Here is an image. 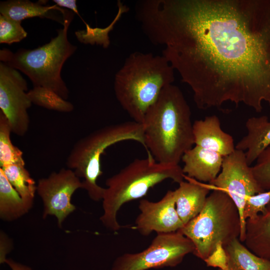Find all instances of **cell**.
<instances>
[{
    "mask_svg": "<svg viewBox=\"0 0 270 270\" xmlns=\"http://www.w3.org/2000/svg\"><path fill=\"white\" fill-rule=\"evenodd\" d=\"M136 14L198 108L270 106V0H142Z\"/></svg>",
    "mask_w": 270,
    "mask_h": 270,
    "instance_id": "1",
    "label": "cell"
},
{
    "mask_svg": "<svg viewBox=\"0 0 270 270\" xmlns=\"http://www.w3.org/2000/svg\"><path fill=\"white\" fill-rule=\"evenodd\" d=\"M148 155L162 164H178L194 144L190 106L180 89L164 87L147 110L142 124Z\"/></svg>",
    "mask_w": 270,
    "mask_h": 270,
    "instance_id": "2",
    "label": "cell"
},
{
    "mask_svg": "<svg viewBox=\"0 0 270 270\" xmlns=\"http://www.w3.org/2000/svg\"><path fill=\"white\" fill-rule=\"evenodd\" d=\"M174 80V69L164 56L135 52L116 73L114 91L124 110L142 124L148 108Z\"/></svg>",
    "mask_w": 270,
    "mask_h": 270,
    "instance_id": "3",
    "label": "cell"
},
{
    "mask_svg": "<svg viewBox=\"0 0 270 270\" xmlns=\"http://www.w3.org/2000/svg\"><path fill=\"white\" fill-rule=\"evenodd\" d=\"M184 176L179 164L158 162L151 154L144 158L135 159L106 180V188L102 199L104 213L100 220L107 228L114 232L119 230L121 226L116 216L122 205L144 196L150 188L166 180L179 184Z\"/></svg>",
    "mask_w": 270,
    "mask_h": 270,
    "instance_id": "4",
    "label": "cell"
},
{
    "mask_svg": "<svg viewBox=\"0 0 270 270\" xmlns=\"http://www.w3.org/2000/svg\"><path fill=\"white\" fill-rule=\"evenodd\" d=\"M74 15L68 10L63 28L47 44L36 48H20L13 52L8 48L0 50V60L20 70L32 81L34 86L44 87L56 92L64 100L69 91L61 76L64 63L77 49L68 38V30Z\"/></svg>",
    "mask_w": 270,
    "mask_h": 270,
    "instance_id": "5",
    "label": "cell"
},
{
    "mask_svg": "<svg viewBox=\"0 0 270 270\" xmlns=\"http://www.w3.org/2000/svg\"><path fill=\"white\" fill-rule=\"evenodd\" d=\"M124 140L136 141L145 147L142 124L132 120L107 126L80 139L72 148L66 166L79 178H84L82 189L91 200H102L105 190L97 183L102 174V155L108 147Z\"/></svg>",
    "mask_w": 270,
    "mask_h": 270,
    "instance_id": "6",
    "label": "cell"
},
{
    "mask_svg": "<svg viewBox=\"0 0 270 270\" xmlns=\"http://www.w3.org/2000/svg\"><path fill=\"white\" fill-rule=\"evenodd\" d=\"M241 228L239 211L234 201L224 192L214 189L200 212L178 231L192 242L193 254L204 261L218 242L224 247L239 238Z\"/></svg>",
    "mask_w": 270,
    "mask_h": 270,
    "instance_id": "7",
    "label": "cell"
},
{
    "mask_svg": "<svg viewBox=\"0 0 270 270\" xmlns=\"http://www.w3.org/2000/svg\"><path fill=\"white\" fill-rule=\"evenodd\" d=\"M194 250L192 242L180 231L159 233L142 251L118 256L111 270H148L174 267Z\"/></svg>",
    "mask_w": 270,
    "mask_h": 270,
    "instance_id": "8",
    "label": "cell"
},
{
    "mask_svg": "<svg viewBox=\"0 0 270 270\" xmlns=\"http://www.w3.org/2000/svg\"><path fill=\"white\" fill-rule=\"evenodd\" d=\"M208 186L212 190H220L229 196L238 210L240 222L246 198L264 192L248 164L245 152L236 149L224 158L220 172Z\"/></svg>",
    "mask_w": 270,
    "mask_h": 270,
    "instance_id": "9",
    "label": "cell"
},
{
    "mask_svg": "<svg viewBox=\"0 0 270 270\" xmlns=\"http://www.w3.org/2000/svg\"><path fill=\"white\" fill-rule=\"evenodd\" d=\"M26 80L18 70L0 62V108L8 120L12 132L24 136L28 130V110L32 104Z\"/></svg>",
    "mask_w": 270,
    "mask_h": 270,
    "instance_id": "10",
    "label": "cell"
},
{
    "mask_svg": "<svg viewBox=\"0 0 270 270\" xmlns=\"http://www.w3.org/2000/svg\"><path fill=\"white\" fill-rule=\"evenodd\" d=\"M79 188H82V182L69 168L54 172L48 177L40 179L36 192L43 202L42 218L55 216L58 226L61 228L64 220L76 209L71 198Z\"/></svg>",
    "mask_w": 270,
    "mask_h": 270,
    "instance_id": "11",
    "label": "cell"
},
{
    "mask_svg": "<svg viewBox=\"0 0 270 270\" xmlns=\"http://www.w3.org/2000/svg\"><path fill=\"white\" fill-rule=\"evenodd\" d=\"M138 208L140 212L135 222L136 228L142 236H148L152 232H175L184 226L176 210L174 190H168L156 202L141 200Z\"/></svg>",
    "mask_w": 270,
    "mask_h": 270,
    "instance_id": "12",
    "label": "cell"
},
{
    "mask_svg": "<svg viewBox=\"0 0 270 270\" xmlns=\"http://www.w3.org/2000/svg\"><path fill=\"white\" fill-rule=\"evenodd\" d=\"M193 134L195 146L218 152L224 157L236 150L232 136L222 129L220 120L216 115L195 120Z\"/></svg>",
    "mask_w": 270,
    "mask_h": 270,
    "instance_id": "13",
    "label": "cell"
},
{
    "mask_svg": "<svg viewBox=\"0 0 270 270\" xmlns=\"http://www.w3.org/2000/svg\"><path fill=\"white\" fill-rule=\"evenodd\" d=\"M224 158L218 152L195 146L182 158V172L188 178L210 183L220 172Z\"/></svg>",
    "mask_w": 270,
    "mask_h": 270,
    "instance_id": "14",
    "label": "cell"
},
{
    "mask_svg": "<svg viewBox=\"0 0 270 270\" xmlns=\"http://www.w3.org/2000/svg\"><path fill=\"white\" fill-rule=\"evenodd\" d=\"M184 178L188 182L182 181L174 190L176 210L184 225L200 212L211 190L208 185L186 175Z\"/></svg>",
    "mask_w": 270,
    "mask_h": 270,
    "instance_id": "15",
    "label": "cell"
},
{
    "mask_svg": "<svg viewBox=\"0 0 270 270\" xmlns=\"http://www.w3.org/2000/svg\"><path fill=\"white\" fill-rule=\"evenodd\" d=\"M48 1L40 0L32 2L28 0H8L1 2L0 12L8 18L22 22L34 17L48 18L64 25L65 16L68 10L56 4L48 6Z\"/></svg>",
    "mask_w": 270,
    "mask_h": 270,
    "instance_id": "16",
    "label": "cell"
},
{
    "mask_svg": "<svg viewBox=\"0 0 270 270\" xmlns=\"http://www.w3.org/2000/svg\"><path fill=\"white\" fill-rule=\"evenodd\" d=\"M247 133L236 145V149L245 152L250 166L270 146V118L266 116H252L246 122Z\"/></svg>",
    "mask_w": 270,
    "mask_h": 270,
    "instance_id": "17",
    "label": "cell"
},
{
    "mask_svg": "<svg viewBox=\"0 0 270 270\" xmlns=\"http://www.w3.org/2000/svg\"><path fill=\"white\" fill-rule=\"evenodd\" d=\"M244 242L255 254L270 260V202L262 213L246 220Z\"/></svg>",
    "mask_w": 270,
    "mask_h": 270,
    "instance_id": "18",
    "label": "cell"
},
{
    "mask_svg": "<svg viewBox=\"0 0 270 270\" xmlns=\"http://www.w3.org/2000/svg\"><path fill=\"white\" fill-rule=\"evenodd\" d=\"M224 248L227 258L226 270H270V260L255 254L239 238Z\"/></svg>",
    "mask_w": 270,
    "mask_h": 270,
    "instance_id": "19",
    "label": "cell"
},
{
    "mask_svg": "<svg viewBox=\"0 0 270 270\" xmlns=\"http://www.w3.org/2000/svg\"><path fill=\"white\" fill-rule=\"evenodd\" d=\"M33 204L25 201L16 192L0 168V218L16 220L26 214Z\"/></svg>",
    "mask_w": 270,
    "mask_h": 270,
    "instance_id": "20",
    "label": "cell"
},
{
    "mask_svg": "<svg viewBox=\"0 0 270 270\" xmlns=\"http://www.w3.org/2000/svg\"><path fill=\"white\" fill-rule=\"evenodd\" d=\"M25 166L9 164L2 168L5 176L20 196L33 204L36 185Z\"/></svg>",
    "mask_w": 270,
    "mask_h": 270,
    "instance_id": "21",
    "label": "cell"
},
{
    "mask_svg": "<svg viewBox=\"0 0 270 270\" xmlns=\"http://www.w3.org/2000/svg\"><path fill=\"white\" fill-rule=\"evenodd\" d=\"M117 6L118 9L116 16L111 23L106 28H92L83 20L86 26V30L76 32L79 41L86 44L100 45L105 48H108L110 44L109 32L114 29L122 15L129 10L128 7L120 0L118 1Z\"/></svg>",
    "mask_w": 270,
    "mask_h": 270,
    "instance_id": "22",
    "label": "cell"
},
{
    "mask_svg": "<svg viewBox=\"0 0 270 270\" xmlns=\"http://www.w3.org/2000/svg\"><path fill=\"white\" fill-rule=\"evenodd\" d=\"M12 129L8 120L0 111V166L9 164L25 166L22 152L12 142Z\"/></svg>",
    "mask_w": 270,
    "mask_h": 270,
    "instance_id": "23",
    "label": "cell"
},
{
    "mask_svg": "<svg viewBox=\"0 0 270 270\" xmlns=\"http://www.w3.org/2000/svg\"><path fill=\"white\" fill-rule=\"evenodd\" d=\"M32 102L49 110L62 112H70L74 109V105L64 99L54 91L41 86H34L28 92Z\"/></svg>",
    "mask_w": 270,
    "mask_h": 270,
    "instance_id": "24",
    "label": "cell"
},
{
    "mask_svg": "<svg viewBox=\"0 0 270 270\" xmlns=\"http://www.w3.org/2000/svg\"><path fill=\"white\" fill-rule=\"evenodd\" d=\"M270 202V190L248 196L245 201L241 220V232L239 240L244 242L246 238V222L254 219L262 213Z\"/></svg>",
    "mask_w": 270,
    "mask_h": 270,
    "instance_id": "25",
    "label": "cell"
},
{
    "mask_svg": "<svg viewBox=\"0 0 270 270\" xmlns=\"http://www.w3.org/2000/svg\"><path fill=\"white\" fill-rule=\"evenodd\" d=\"M28 35L21 22L0 14V43L10 44L20 42Z\"/></svg>",
    "mask_w": 270,
    "mask_h": 270,
    "instance_id": "26",
    "label": "cell"
},
{
    "mask_svg": "<svg viewBox=\"0 0 270 270\" xmlns=\"http://www.w3.org/2000/svg\"><path fill=\"white\" fill-rule=\"evenodd\" d=\"M254 176L260 188L270 190V146L259 156L256 163L252 166Z\"/></svg>",
    "mask_w": 270,
    "mask_h": 270,
    "instance_id": "27",
    "label": "cell"
},
{
    "mask_svg": "<svg viewBox=\"0 0 270 270\" xmlns=\"http://www.w3.org/2000/svg\"><path fill=\"white\" fill-rule=\"evenodd\" d=\"M207 266L218 268L219 270H226L227 258L222 242L218 244L212 252L204 261Z\"/></svg>",
    "mask_w": 270,
    "mask_h": 270,
    "instance_id": "28",
    "label": "cell"
},
{
    "mask_svg": "<svg viewBox=\"0 0 270 270\" xmlns=\"http://www.w3.org/2000/svg\"><path fill=\"white\" fill-rule=\"evenodd\" d=\"M0 263L4 264L6 255L11 251L12 244L8 236L3 232L0 234Z\"/></svg>",
    "mask_w": 270,
    "mask_h": 270,
    "instance_id": "29",
    "label": "cell"
},
{
    "mask_svg": "<svg viewBox=\"0 0 270 270\" xmlns=\"http://www.w3.org/2000/svg\"><path fill=\"white\" fill-rule=\"evenodd\" d=\"M53 2L58 6L70 9L80 17L78 13L76 3V0H54Z\"/></svg>",
    "mask_w": 270,
    "mask_h": 270,
    "instance_id": "30",
    "label": "cell"
},
{
    "mask_svg": "<svg viewBox=\"0 0 270 270\" xmlns=\"http://www.w3.org/2000/svg\"><path fill=\"white\" fill-rule=\"evenodd\" d=\"M4 263L8 266L12 270H34L30 266L17 262L12 258H6Z\"/></svg>",
    "mask_w": 270,
    "mask_h": 270,
    "instance_id": "31",
    "label": "cell"
}]
</instances>
